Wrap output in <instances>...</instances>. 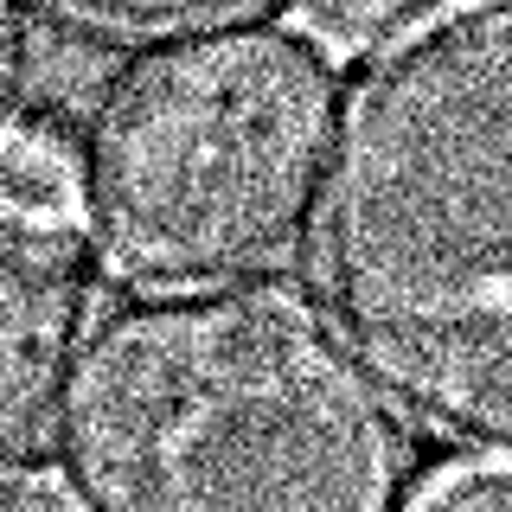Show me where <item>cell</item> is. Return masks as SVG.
<instances>
[{
	"mask_svg": "<svg viewBox=\"0 0 512 512\" xmlns=\"http://www.w3.org/2000/svg\"><path fill=\"white\" fill-rule=\"evenodd\" d=\"M314 295L384 404L512 461V0L372 39L314 199Z\"/></svg>",
	"mask_w": 512,
	"mask_h": 512,
	"instance_id": "6da1fadb",
	"label": "cell"
},
{
	"mask_svg": "<svg viewBox=\"0 0 512 512\" xmlns=\"http://www.w3.org/2000/svg\"><path fill=\"white\" fill-rule=\"evenodd\" d=\"M52 461L90 512H384L410 429L365 365L276 288H154L77 340Z\"/></svg>",
	"mask_w": 512,
	"mask_h": 512,
	"instance_id": "7a4b0ae2",
	"label": "cell"
},
{
	"mask_svg": "<svg viewBox=\"0 0 512 512\" xmlns=\"http://www.w3.org/2000/svg\"><path fill=\"white\" fill-rule=\"evenodd\" d=\"M340 116V58L301 20L160 32L96 96L77 224L135 288L237 282L301 244Z\"/></svg>",
	"mask_w": 512,
	"mask_h": 512,
	"instance_id": "3957f363",
	"label": "cell"
},
{
	"mask_svg": "<svg viewBox=\"0 0 512 512\" xmlns=\"http://www.w3.org/2000/svg\"><path fill=\"white\" fill-rule=\"evenodd\" d=\"M84 308V269L64 224L0 212V474L20 468L52 429Z\"/></svg>",
	"mask_w": 512,
	"mask_h": 512,
	"instance_id": "277c9868",
	"label": "cell"
},
{
	"mask_svg": "<svg viewBox=\"0 0 512 512\" xmlns=\"http://www.w3.org/2000/svg\"><path fill=\"white\" fill-rule=\"evenodd\" d=\"M0 212L26 224H71L77 218V154L58 148L45 128L13 122L0 135Z\"/></svg>",
	"mask_w": 512,
	"mask_h": 512,
	"instance_id": "5b68a950",
	"label": "cell"
},
{
	"mask_svg": "<svg viewBox=\"0 0 512 512\" xmlns=\"http://www.w3.org/2000/svg\"><path fill=\"white\" fill-rule=\"evenodd\" d=\"M45 7L71 13L84 26L122 32V39H160V32H186V26H212L237 20V13H263L276 0H45Z\"/></svg>",
	"mask_w": 512,
	"mask_h": 512,
	"instance_id": "8992f818",
	"label": "cell"
},
{
	"mask_svg": "<svg viewBox=\"0 0 512 512\" xmlns=\"http://www.w3.org/2000/svg\"><path fill=\"white\" fill-rule=\"evenodd\" d=\"M410 506H429V512H512V461H493L480 455L474 468H442L429 480H410L404 493Z\"/></svg>",
	"mask_w": 512,
	"mask_h": 512,
	"instance_id": "52a82bcc",
	"label": "cell"
},
{
	"mask_svg": "<svg viewBox=\"0 0 512 512\" xmlns=\"http://www.w3.org/2000/svg\"><path fill=\"white\" fill-rule=\"evenodd\" d=\"M423 7H436V0H301L308 26L327 45H372V39H384L391 26H404L410 13H423Z\"/></svg>",
	"mask_w": 512,
	"mask_h": 512,
	"instance_id": "ba28073f",
	"label": "cell"
},
{
	"mask_svg": "<svg viewBox=\"0 0 512 512\" xmlns=\"http://www.w3.org/2000/svg\"><path fill=\"white\" fill-rule=\"evenodd\" d=\"M32 64H39V32H32L26 0H0V135H7L26 109Z\"/></svg>",
	"mask_w": 512,
	"mask_h": 512,
	"instance_id": "9c48e42d",
	"label": "cell"
}]
</instances>
